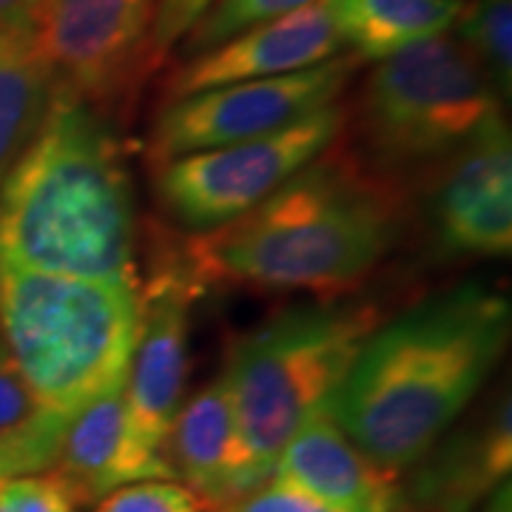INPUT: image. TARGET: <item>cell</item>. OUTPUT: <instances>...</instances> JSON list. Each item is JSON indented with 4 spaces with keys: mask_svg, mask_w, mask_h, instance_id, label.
Returning a JSON list of instances; mask_svg holds the SVG:
<instances>
[{
    "mask_svg": "<svg viewBox=\"0 0 512 512\" xmlns=\"http://www.w3.org/2000/svg\"><path fill=\"white\" fill-rule=\"evenodd\" d=\"M137 282L43 274L0 262V339L52 410L72 416L123 382L140 316Z\"/></svg>",
    "mask_w": 512,
    "mask_h": 512,
    "instance_id": "cell-4",
    "label": "cell"
},
{
    "mask_svg": "<svg viewBox=\"0 0 512 512\" xmlns=\"http://www.w3.org/2000/svg\"><path fill=\"white\" fill-rule=\"evenodd\" d=\"M0 512H3V504H0Z\"/></svg>",
    "mask_w": 512,
    "mask_h": 512,
    "instance_id": "cell-27",
    "label": "cell"
},
{
    "mask_svg": "<svg viewBox=\"0 0 512 512\" xmlns=\"http://www.w3.org/2000/svg\"><path fill=\"white\" fill-rule=\"evenodd\" d=\"M137 293V336L123 382L128 439L143 456L168 467L165 441L183 407L191 305L202 288L185 268H168Z\"/></svg>",
    "mask_w": 512,
    "mask_h": 512,
    "instance_id": "cell-10",
    "label": "cell"
},
{
    "mask_svg": "<svg viewBox=\"0 0 512 512\" xmlns=\"http://www.w3.org/2000/svg\"><path fill=\"white\" fill-rule=\"evenodd\" d=\"M458 40L473 55L498 97L512 92V0H473L456 18Z\"/></svg>",
    "mask_w": 512,
    "mask_h": 512,
    "instance_id": "cell-19",
    "label": "cell"
},
{
    "mask_svg": "<svg viewBox=\"0 0 512 512\" xmlns=\"http://www.w3.org/2000/svg\"><path fill=\"white\" fill-rule=\"evenodd\" d=\"M92 512H205L188 487L165 478L134 481L103 495Z\"/></svg>",
    "mask_w": 512,
    "mask_h": 512,
    "instance_id": "cell-21",
    "label": "cell"
},
{
    "mask_svg": "<svg viewBox=\"0 0 512 512\" xmlns=\"http://www.w3.org/2000/svg\"><path fill=\"white\" fill-rule=\"evenodd\" d=\"M308 3L313 0H214L205 15L191 26V32L180 40V49L185 57L202 55L251 26L291 15Z\"/></svg>",
    "mask_w": 512,
    "mask_h": 512,
    "instance_id": "cell-20",
    "label": "cell"
},
{
    "mask_svg": "<svg viewBox=\"0 0 512 512\" xmlns=\"http://www.w3.org/2000/svg\"><path fill=\"white\" fill-rule=\"evenodd\" d=\"M345 128L336 103L291 126L160 163L154 177L163 208L194 234H205L248 214L305 165L333 148Z\"/></svg>",
    "mask_w": 512,
    "mask_h": 512,
    "instance_id": "cell-7",
    "label": "cell"
},
{
    "mask_svg": "<svg viewBox=\"0 0 512 512\" xmlns=\"http://www.w3.org/2000/svg\"><path fill=\"white\" fill-rule=\"evenodd\" d=\"M504 120L501 97L458 37L436 35L379 60L359 123L367 148L387 165L456 157Z\"/></svg>",
    "mask_w": 512,
    "mask_h": 512,
    "instance_id": "cell-6",
    "label": "cell"
},
{
    "mask_svg": "<svg viewBox=\"0 0 512 512\" xmlns=\"http://www.w3.org/2000/svg\"><path fill=\"white\" fill-rule=\"evenodd\" d=\"M52 100L55 80L29 26H0V183L35 140Z\"/></svg>",
    "mask_w": 512,
    "mask_h": 512,
    "instance_id": "cell-18",
    "label": "cell"
},
{
    "mask_svg": "<svg viewBox=\"0 0 512 512\" xmlns=\"http://www.w3.org/2000/svg\"><path fill=\"white\" fill-rule=\"evenodd\" d=\"M356 57H330L302 72L245 80L171 100L148 140L154 163L271 134L339 100L356 72Z\"/></svg>",
    "mask_w": 512,
    "mask_h": 512,
    "instance_id": "cell-9",
    "label": "cell"
},
{
    "mask_svg": "<svg viewBox=\"0 0 512 512\" xmlns=\"http://www.w3.org/2000/svg\"><path fill=\"white\" fill-rule=\"evenodd\" d=\"M43 0H0V26L26 23Z\"/></svg>",
    "mask_w": 512,
    "mask_h": 512,
    "instance_id": "cell-25",
    "label": "cell"
},
{
    "mask_svg": "<svg viewBox=\"0 0 512 512\" xmlns=\"http://www.w3.org/2000/svg\"><path fill=\"white\" fill-rule=\"evenodd\" d=\"M205 512H348L333 507L328 501L316 498V495L305 493L293 484H285V481H265L259 484L251 493L239 495V498H231L220 507Z\"/></svg>",
    "mask_w": 512,
    "mask_h": 512,
    "instance_id": "cell-22",
    "label": "cell"
},
{
    "mask_svg": "<svg viewBox=\"0 0 512 512\" xmlns=\"http://www.w3.org/2000/svg\"><path fill=\"white\" fill-rule=\"evenodd\" d=\"M137 214L120 140L103 111L55 92L0 183V262L43 274L137 282Z\"/></svg>",
    "mask_w": 512,
    "mask_h": 512,
    "instance_id": "cell-2",
    "label": "cell"
},
{
    "mask_svg": "<svg viewBox=\"0 0 512 512\" xmlns=\"http://www.w3.org/2000/svg\"><path fill=\"white\" fill-rule=\"evenodd\" d=\"M510 328V299L481 282L424 299L370 330L325 407L370 461L402 473L476 399Z\"/></svg>",
    "mask_w": 512,
    "mask_h": 512,
    "instance_id": "cell-1",
    "label": "cell"
},
{
    "mask_svg": "<svg viewBox=\"0 0 512 512\" xmlns=\"http://www.w3.org/2000/svg\"><path fill=\"white\" fill-rule=\"evenodd\" d=\"M214 0H157L154 26H151V69H157L165 57L171 55L191 26L205 15V9Z\"/></svg>",
    "mask_w": 512,
    "mask_h": 512,
    "instance_id": "cell-23",
    "label": "cell"
},
{
    "mask_svg": "<svg viewBox=\"0 0 512 512\" xmlns=\"http://www.w3.org/2000/svg\"><path fill=\"white\" fill-rule=\"evenodd\" d=\"M154 12L157 0H43L26 26L55 92L103 111L151 72Z\"/></svg>",
    "mask_w": 512,
    "mask_h": 512,
    "instance_id": "cell-8",
    "label": "cell"
},
{
    "mask_svg": "<svg viewBox=\"0 0 512 512\" xmlns=\"http://www.w3.org/2000/svg\"><path fill=\"white\" fill-rule=\"evenodd\" d=\"M484 512H510V481H504L490 498V504L484 507Z\"/></svg>",
    "mask_w": 512,
    "mask_h": 512,
    "instance_id": "cell-26",
    "label": "cell"
},
{
    "mask_svg": "<svg viewBox=\"0 0 512 512\" xmlns=\"http://www.w3.org/2000/svg\"><path fill=\"white\" fill-rule=\"evenodd\" d=\"M72 512H74V510H72Z\"/></svg>",
    "mask_w": 512,
    "mask_h": 512,
    "instance_id": "cell-28",
    "label": "cell"
},
{
    "mask_svg": "<svg viewBox=\"0 0 512 512\" xmlns=\"http://www.w3.org/2000/svg\"><path fill=\"white\" fill-rule=\"evenodd\" d=\"M325 154L248 214L191 239V279L322 293L359 285L390 251L399 208L387 185Z\"/></svg>",
    "mask_w": 512,
    "mask_h": 512,
    "instance_id": "cell-3",
    "label": "cell"
},
{
    "mask_svg": "<svg viewBox=\"0 0 512 512\" xmlns=\"http://www.w3.org/2000/svg\"><path fill=\"white\" fill-rule=\"evenodd\" d=\"M376 325L373 305H305L268 319L234 345L222 379L256 487L271 481L282 447L345 382Z\"/></svg>",
    "mask_w": 512,
    "mask_h": 512,
    "instance_id": "cell-5",
    "label": "cell"
},
{
    "mask_svg": "<svg viewBox=\"0 0 512 512\" xmlns=\"http://www.w3.org/2000/svg\"><path fill=\"white\" fill-rule=\"evenodd\" d=\"M69 416L32 390L0 339V481L52 473Z\"/></svg>",
    "mask_w": 512,
    "mask_h": 512,
    "instance_id": "cell-17",
    "label": "cell"
},
{
    "mask_svg": "<svg viewBox=\"0 0 512 512\" xmlns=\"http://www.w3.org/2000/svg\"><path fill=\"white\" fill-rule=\"evenodd\" d=\"M3 512H72V501L52 473L0 481Z\"/></svg>",
    "mask_w": 512,
    "mask_h": 512,
    "instance_id": "cell-24",
    "label": "cell"
},
{
    "mask_svg": "<svg viewBox=\"0 0 512 512\" xmlns=\"http://www.w3.org/2000/svg\"><path fill=\"white\" fill-rule=\"evenodd\" d=\"M342 49L345 46L330 15V3L313 0L291 15L251 26L202 55L185 57L168 74L165 97L171 103L217 86L302 72L339 57Z\"/></svg>",
    "mask_w": 512,
    "mask_h": 512,
    "instance_id": "cell-11",
    "label": "cell"
},
{
    "mask_svg": "<svg viewBox=\"0 0 512 512\" xmlns=\"http://www.w3.org/2000/svg\"><path fill=\"white\" fill-rule=\"evenodd\" d=\"M342 46L356 60H384L427 37L447 35L458 0H328Z\"/></svg>",
    "mask_w": 512,
    "mask_h": 512,
    "instance_id": "cell-16",
    "label": "cell"
},
{
    "mask_svg": "<svg viewBox=\"0 0 512 512\" xmlns=\"http://www.w3.org/2000/svg\"><path fill=\"white\" fill-rule=\"evenodd\" d=\"M165 458L171 476L183 478V487L200 498L202 510L256 490L239 441L234 399L222 376L180 407L168 430Z\"/></svg>",
    "mask_w": 512,
    "mask_h": 512,
    "instance_id": "cell-14",
    "label": "cell"
},
{
    "mask_svg": "<svg viewBox=\"0 0 512 512\" xmlns=\"http://www.w3.org/2000/svg\"><path fill=\"white\" fill-rule=\"evenodd\" d=\"M123 382L111 384L69 416L52 476L69 495L72 507L97 504L111 490L134 481L174 478L163 461L143 456L128 439Z\"/></svg>",
    "mask_w": 512,
    "mask_h": 512,
    "instance_id": "cell-13",
    "label": "cell"
},
{
    "mask_svg": "<svg viewBox=\"0 0 512 512\" xmlns=\"http://www.w3.org/2000/svg\"><path fill=\"white\" fill-rule=\"evenodd\" d=\"M510 396L495 404L478 427L447 441L436 461L416 481V501L430 512H470L487 493L510 481Z\"/></svg>",
    "mask_w": 512,
    "mask_h": 512,
    "instance_id": "cell-15",
    "label": "cell"
},
{
    "mask_svg": "<svg viewBox=\"0 0 512 512\" xmlns=\"http://www.w3.org/2000/svg\"><path fill=\"white\" fill-rule=\"evenodd\" d=\"M271 478L348 512H399L404 504L399 473L370 461L333 421L328 407L316 410L293 433Z\"/></svg>",
    "mask_w": 512,
    "mask_h": 512,
    "instance_id": "cell-12",
    "label": "cell"
}]
</instances>
